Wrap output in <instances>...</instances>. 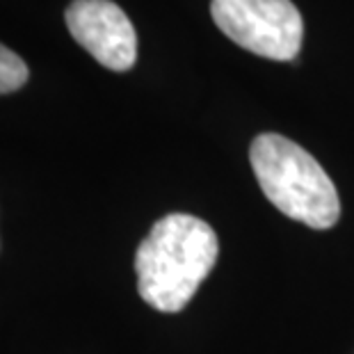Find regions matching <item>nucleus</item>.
Masks as SVG:
<instances>
[{"label": "nucleus", "mask_w": 354, "mask_h": 354, "mask_svg": "<svg viewBox=\"0 0 354 354\" xmlns=\"http://www.w3.org/2000/svg\"><path fill=\"white\" fill-rule=\"evenodd\" d=\"M220 243L208 222L187 213L158 220L135 254L140 297L162 313H178L215 268Z\"/></svg>", "instance_id": "f257e3e1"}, {"label": "nucleus", "mask_w": 354, "mask_h": 354, "mask_svg": "<svg viewBox=\"0 0 354 354\" xmlns=\"http://www.w3.org/2000/svg\"><path fill=\"white\" fill-rule=\"evenodd\" d=\"M250 162L263 194L277 210L311 229H331L341 217L334 180L315 158L279 133H261Z\"/></svg>", "instance_id": "f03ea898"}, {"label": "nucleus", "mask_w": 354, "mask_h": 354, "mask_svg": "<svg viewBox=\"0 0 354 354\" xmlns=\"http://www.w3.org/2000/svg\"><path fill=\"white\" fill-rule=\"evenodd\" d=\"M215 26L254 55L290 62L304 39L302 14L290 0H213Z\"/></svg>", "instance_id": "7ed1b4c3"}, {"label": "nucleus", "mask_w": 354, "mask_h": 354, "mask_svg": "<svg viewBox=\"0 0 354 354\" xmlns=\"http://www.w3.org/2000/svg\"><path fill=\"white\" fill-rule=\"evenodd\" d=\"M64 21L73 39L105 69L128 71L135 64L138 32L112 0H73Z\"/></svg>", "instance_id": "20e7f679"}, {"label": "nucleus", "mask_w": 354, "mask_h": 354, "mask_svg": "<svg viewBox=\"0 0 354 354\" xmlns=\"http://www.w3.org/2000/svg\"><path fill=\"white\" fill-rule=\"evenodd\" d=\"M28 64L17 53L0 44V94H12L28 82Z\"/></svg>", "instance_id": "39448f33"}]
</instances>
